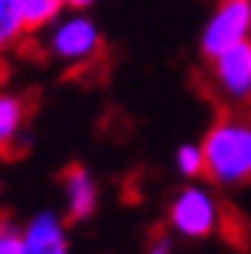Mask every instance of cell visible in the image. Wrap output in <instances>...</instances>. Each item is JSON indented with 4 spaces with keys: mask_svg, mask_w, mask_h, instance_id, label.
<instances>
[{
    "mask_svg": "<svg viewBox=\"0 0 251 254\" xmlns=\"http://www.w3.org/2000/svg\"><path fill=\"white\" fill-rule=\"evenodd\" d=\"M95 0H66V7H75V10H85V7H91Z\"/></svg>",
    "mask_w": 251,
    "mask_h": 254,
    "instance_id": "obj_14",
    "label": "cell"
},
{
    "mask_svg": "<svg viewBox=\"0 0 251 254\" xmlns=\"http://www.w3.org/2000/svg\"><path fill=\"white\" fill-rule=\"evenodd\" d=\"M242 39H251V0H219L199 39L202 53L212 59Z\"/></svg>",
    "mask_w": 251,
    "mask_h": 254,
    "instance_id": "obj_4",
    "label": "cell"
},
{
    "mask_svg": "<svg viewBox=\"0 0 251 254\" xmlns=\"http://www.w3.org/2000/svg\"><path fill=\"white\" fill-rule=\"evenodd\" d=\"M206 176L215 186H248L251 183V118L222 114L202 137Z\"/></svg>",
    "mask_w": 251,
    "mask_h": 254,
    "instance_id": "obj_1",
    "label": "cell"
},
{
    "mask_svg": "<svg viewBox=\"0 0 251 254\" xmlns=\"http://www.w3.org/2000/svg\"><path fill=\"white\" fill-rule=\"evenodd\" d=\"M170 228L183 238H206L219 228V202L202 186H183L170 202Z\"/></svg>",
    "mask_w": 251,
    "mask_h": 254,
    "instance_id": "obj_3",
    "label": "cell"
},
{
    "mask_svg": "<svg viewBox=\"0 0 251 254\" xmlns=\"http://www.w3.org/2000/svg\"><path fill=\"white\" fill-rule=\"evenodd\" d=\"M212 82L229 101H251V39L229 46L225 53L212 56Z\"/></svg>",
    "mask_w": 251,
    "mask_h": 254,
    "instance_id": "obj_5",
    "label": "cell"
},
{
    "mask_svg": "<svg viewBox=\"0 0 251 254\" xmlns=\"http://www.w3.org/2000/svg\"><path fill=\"white\" fill-rule=\"evenodd\" d=\"M46 49L66 68H85L101 56V33L85 13L59 16L46 33Z\"/></svg>",
    "mask_w": 251,
    "mask_h": 254,
    "instance_id": "obj_2",
    "label": "cell"
},
{
    "mask_svg": "<svg viewBox=\"0 0 251 254\" xmlns=\"http://www.w3.org/2000/svg\"><path fill=\"white\" fill-rule=\"evenodd\" d=\"M62 7H66V0H23V13H26L30 33L49 30L52 23L62 16Z\"/></svg>",
    "mask_w": 251,
    "mask_h": 254,
    "instance_id": "obj_10",
    "label": "cell"
},
{
    "mask_svg": "<svg viewBox=\"0 0 251 254\" xmlns=\"http://www.w3.org/2000/svg\"><path fill=\"white\" fill-rule=\"evenodd\" d=\"M23 124H26V101L10 91H0V153L10 157L26 143Z\"/></svg>",
    "mask_w": 251,
    "mask_h": 254,
    "instance_id": "obj_8",
    "label": "cell"
},
{
    "mask_svg": "<svg viewBox=\"0 0 251 254\" xmlns=\"http://www.w3.org/2000/svg\"><path fill=\"white\" fill-rule=\"evenodd\" d=\"M176 170L183 173V176H206V160H202V147H196V143H183V147L176 150Z\"/></svg>",
    "mask_w": 251,
    "mask_h": 254,
    "instance_id": "obj_11",
    "label": "cell"
},
{
    "mask_svg": "<svg viewBox=\"0 0 251 254\" xmlns=\"http://www.w3.org/2000/svg\"><path fill=\"white\" fill-rule=\"evenodd\" d=\"M23 241L30 254H69V235L66 222L56 212L43 209L23 225Z\"/></svg>",
    "mask_w": 251,
    "mask_h": 254,
    "instance_id": "obj_7",
    "label": "cell"
},
{
    "mask_svg": "<svg viewBox=\"0 0 251 254\" xmlns=\"http://www.w3.org/2000/svg\"><path fill=\"white\" fill-rule=\"evenodd\" d=\"M0 254H30L23 241V228H16L10 218H0Z\"/></svg>",
    "mask_w": 251,
    "mask_h": 254,
    "instance_id": "obj_12",
    "label": "cell"
},
{
    "mask_svg": "<svg viewBox=\"0 0 251 254\" xmlns=\"http://www.w3.org/2000/svg\"><path fill=\"white\" fill-rule=\"evenodd\" d=\"M62 183V195H66V212L72 222H85V218L95 215L98 209V186L95 176L82 163H69L59 176Z\"/></svg>",
    "mask_w": 251,
    "mask_h": 254,
    "instance_id": "obj_6",
    "label": "cell"
},
{
    "mask_svg": "<svg viewBox=\"0 0 251 254\" xmlns=\"http://www.w3.org/2000/svg\"><path fill=\"white\" fill-rule=\"evenodd\" d=\"M147 254H173V245H170L167 238H157L154 245H150V251H147Z\"/></svg>",
    "mask_w": 251,
    "mask_h": 254,
    "instance_id": "obj_13",
    "label": "cell"
},
{
    "mask_svg": "<svg viewBox=\"0 0 251 254\" xmlns=\"http://www.w3.org/2000/svg\"><path fill=\"white\" fill-rule=\"evenodd\" d=\"M26 33L30 26L23 13V0H0V56L10 53Z\"/></svg>",
    "mask_w": 251,
    "mask_h": 254,
    "instance_id": "obj_9",
    "label": "cell"
}]
</instances>
